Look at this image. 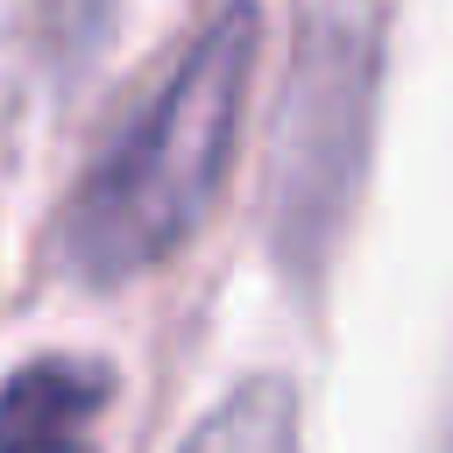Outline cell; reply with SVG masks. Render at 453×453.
Masks as SVG:
<instances>
[{
  "label": "cell",
  "mask_w": 453,
  "mask_h": 453,
  "mask_svg": "<svg viewBox=\"0 0 453 453\" xmlns=\"http://www.w3.org/2000/svg\"><path fill=\"white\" fill-rule=\"evenodd\" d=\"M106 403H113L106 361L35 354L0 382V453H99Z\"/></svg>",
  "instance_id": "obj_3"
},
{
  "label": "cell",
  "mask_w": 453,
  "mask_h": 453,
  "mask_svg": "<svg viewBox=\"0 0 453 453\" xmlns=\"http://www.w3.org/2000/svg\"><path fill=\"white\" fill-rule=\"evenodd\" d=\"M177 453H304V425H297V389L283 375H248L234 382L191 432Z\"/></svg>",
  "instance_id": "obj_4"
},
{
  "label": "cell",
  "mask_w": 453,
  "mask_h": 453,
  "mask_svg": "<svg viewBox=\"0 0 453 453\" xmlns=\"http://www.w3.org/2000/svg\"><path fill=\"white\" fill-rule=\"evenodd\" d=\"M368 127H375V35L347 21H304L269 156V241L276 262H290L297 276L326 262L354 205Z\"/></svg>",
  "instance_id": "obj_2"
},
{
  "label": "cell",
  "mask_w": 453,
  "mask_h": 453,
  "mask_svg": "<svg viewBox=\"0 0 453 453\" xmlns=\"http://www.w3.org/2000/svg\"><path fill=\"white\" fill-rule=\"evenodd\" d=\"M255 57L262 14L248 0H226V14H212V28L177 57L156 99L120 127V142L78 177L57 226L64 269L78 283H134L205 226L234 163Z\"/></svg>",
  "instance_id": "obj_1"
}]
</instances>
